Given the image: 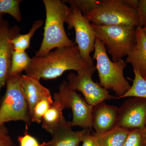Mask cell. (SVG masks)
Masks as SVG:
<instances>
[{
	"label": "cell",
	"mask_w": 146,
	"mask_h": 146,
	"mask_svg": "<svg viewBox=\"0 0 146 146\" xmlns=\"http://www.w3.org/2000/svg\"><path fill=\"white\" fill-rule=\"evenodd\" d=\"M89 65L82 56L77 45L57 48L46 54L33 56L26 75L40 80L57 78L68 70L77 72Z\"/></svg>",
	"instance_id": "6da1fadb"
},
{
	"label": "cell",
	"mask_w": 146,
	"mask_h": 146,
	"mask_svg": "<svg viewBox=\"0 0 146 146\" xmlns=\"http://www.w3.org/2000/svg\"><path fill=\"white\" fill-rule=\"evenodd\" d=\"M46 18L44 37L36 56L44 55L52 50L76 45L69 38L65 32L68 7L60 0H43Z\"/></svg>",
	"instance_id": "7a4b0ae2"
},
{
	"label": "cell",
	"mask_w": 146,
	"mask_h": 146,
	"mask_svg": "<svg viewBox=\"0 0 146 146\" xmlns=\"http://www.w3.org/2000/svg\"><path fill=\"white\" fill-rule=\"evenodd\" d=\"M138 4V0H100L86 17L91 24L99 25L141 27Z\"/></svg>",
	"instance_id": "3957f363"
},
{
	"label": "cell",
	"mask_w": 146,
	"mask_h": 146,
	"mask_svg": "<svg viewBox=\"0 0 146 146\" xmlns=\"http://www.w3.org/2000/svg\"><path fill=\"white\" fill-rule=\"evenodd\" d=\"M94 51L92 59L96 61V68L98 73L100 85L106 90L114 91L116 99H119L131 86L124 75L127 63L123 59L116 62L110 60L106 47L97 38Z\"/></svg>",
	"instance_id": "277c9868"
},
{
	"label": "cell",
	"mask_w": 146,
	"mask_h": 146,
	"mask_svg": "<svg viewBox=\"0 0 146 146\" xmlns=\"http://www.w3.org/2000/svg\"><path fill=\"white\" fill-rule=\"evenodd\" d=\"M91 25L96 37L104 45L114 62L127 56L134 48L136 27L124 25Z\"/></svg>",
	"instance_id": "5b68a950"
},
{
	"label": "cell",
	"mask_w": 146,
	"mask_h": 146,
	"mask_svg": "<svg viewBox=\"0 0 146 146\" xmlns=\"http://www.w3.org/2000/svg\"><path fill=\"white\" fill-rule=\"evenodd\" d=\"M22 75L8 76L5 94L0 103V127L11 121H22L27 125L33 122L22 89Z\"/></svg>",
	"instance_id": "8992f818"
},
{
	"label": "cell",
	"mask_w": 146,
	"mask_h": 146,
	"mask_svg": "<svg viewBox=\"0 0 146 146\" xmlns=\"http://www.w3.org/2000/svg\"><path fill=\"white\" fill-rule=\"evenodd\" d=\"M53 100L59 102L64 109L72 110L73 119L70 123L72 127L78 126L83 129L92 128L91 114L93 106L71 88L66 80L60 84L58 91L54 94Z\"/></svg>",
	"instance_id": "52a82bcc"
},
{
	"label": "cell",
	"mask_w": 146,
	"mask_h": 146,
	"mask_svg": "<svg viewBox=\"0 0 146 146\" xmlns=\"http://www.w3.org/2000/svg\"><path fill=\"white\" fill-rule=\"evenodd\" d=\"M65 23L70 29H74L75 43L83 59L88 65H94L90 54L94 51L96 37L90 22L78 9L70 6Z\"/></svg>",
	"instance_id": "ba28073f"
},
{
	"label": "cell",
	"mask_w": 146,
	"mask_h": 146,
	"mask_svg": "<svg viewBox=\"0 0 146 146\" xmlns=\"http://www.w3.org/2000/svg\"><path fill=\"white\" fill-rule=\"evenodd\" d=\"M96 70V66L91 65L77 74L70 73L67 76L69 86L81 92L87 103L93 106L106 100L116 99V96L93 80L92 76Z\"/></svg>",
	"instance_id": "9c48e42d"
},
{
	"label": "cell",
	"mask_w": 146,
	"mask_h": 146,
	"mask_svg": "<svg viewBox=\"0 0 146 146\" xmlns=\"http://www.w3.org/2000/svg\"><path fill=\"white\" fill-rule=\"evenodd\" d=\"M119 108L117 126L127 130L145 127L146 99L130 97Z\"/></svg>",
	"instance_id": "30bf717a"
},
{
	"label": "cell",
	"mask_w": 146,
	"mask_h": 146,
	"mask_svg": "<svg viewBox=\"0 0 146 146\" xmlns=\"http://www.w3.org/2000/svg\"><path fill=\"white\" fill-rule=\"evenodd\" d=\"M20 31L19 27L16 25L11 27L7 20L0 22V95L6 84L11 65L13 50L11 41Z\"/></svg>",
	"instance_id": "8fae6325"
},
{
	"label": "cell",
	"mask_w": 146,
	"mask_h": 146,
	"mask_svg": "<svg viewBox=\"0 0 146 146\" xmlns=\"http://www.w3.org/2000/svg\"><path fill=\"white\" fill-rule=\"evenodd\" d=\"M119 108L104 101L93 106L91 126L96 130L95 136L108 132L117 126Z\"/></svg>",
	"instance_id": "7c38bea8"
},
{
	"label": "cell",
	"mask_w": 146,
	"mask_h": 146,
	"mask_svg": "<svg viewBox=\"0 0 146 146\" xmlns=\"http://www.w3.org/2000/svg\"><path fill=\"white\" fill-rule=\"evenodd\" d=\"M91 129L84 128L81 130L74 131L70 121L60 126L51 134L52 138L40 146H80L83 138L91 133Z\"/></svg>",
	"instance_id": "4fadbf2b"
},
{
	"label": "cell",
	"mask_w": 146,
	"mask_h": 146,
	"mask_svg": "<svg viewBox=\"0 0 146 146\" xmlns=\"http://www.w3.org/2000/svg\"><path fill=\"white\" fill-rule=\"evenodd\" d=\"M40 80L26 75L21 76V86L28 106L31 117L37 103L45 97L51 96L50 90L40 83Z\"/></svg>",
	"instance_id": "5bb4252c"
},
{
	"label": "cell",
	"mask_w": 146,
	"mask_h": 146,
	"mask_svg": "<svg viewBox=\"0 0 146 146\" xmlns=\"http://www.w3.org/2000/svg\"><path fill=\"white\" fill-rule=\"evenodd\" d=\"M136 44L125 61L144 77L146 76V36L141 27L136 28Z\"/></svg>",
	"instance_id": "9a60e30c"
},
{
	"label": "cell",
	"mask_w": 146,
	"mask_h": 146,
	"mask_svg": "<svg viewBox=\"0 0 146 146\" xmlns=\"http://www.w3.org/2000/svg\"><path fill=\"white\" fill-rule=\"evenodd\" d=\"M64 108L60 102L54 100L53 103L42 119V127L51 134L60 126L67 123L63 116Z\"/></svg>",
	"instance_id": "2e32d148"
},
{
	"label": "cell",
	"mask_w": 146,
	"mask_h": 146,
	"mask_svg": "<svg viewBox=\"0 0 146 146\" xmlns=\"http://www.w3.org/2000/svg\"><path fill=\"white\" fill-rule=\"evenodd\" d=\"M129 130L117 126L101 135L95 136L98 146H123Z\"/></svg>",
	"instance_id": "e0dca14e"
},
{
	"label": "cell",
	"mask_w": 146,
	"mask_h": 146,
	"mask_svg": "<svg viewBox=\"0 0 146 146\" xmlns=\"http://www.w3.org/2000/svg\"><path fill=\"white\" fill-rule=\"evenodd\" d=\"M42 20L35 21L31 28L28 33L25 34H19L11 40L13 50L19 51H26L29 48L31 38L36 31L40 28L43 24Z\"/></svg>",
	"instance_id": "ac0fdd59"
},
{
	"label": "cell",
	"mask_w": 146,
	"mask_h": 146,
	"mask_svg": "<svg viewBox=\"0 0 146 146\" xmlns=\"http://www.w3.org/2000/svg\"><path fill=\"white\" fill-rule=\"evenodd\" d=\"M31 61V58L26 52L13 50L9 75L21 74L23 71H25L29 68Z\"/></svg>",
	"instance_id": "d6986e66"
},
{
	"label": "cell",
	"mask_w": 146,
	"mask_h": 146,
	"mask_svg": "<svg viewBox=\"0 0 146 146\" xmlns=\"http://www.w3.org/2000/svg\"><path fill=\"white\" fill-rule=\"evenodd\" d=\"M134 78L130 89L119 98L128 97H138L146 99V80L145 79L138 71L133 70Z\"/></svg>",
	"instance_id": "ffe728a7"
},
{
	"label": "cell",
	"mask_w": 146,
	"mask_h": 146,
	"mask_svg": "<svg viewBox=\"0 0 146 146\" xmlns=\"http://www.w3.org/2000/svg\"><path fill=\"white\" fill-rule=\"evenodd\" d=\"M21 0H0V13H7L18 22L22 21L20 9Z\"/></svg>",
	"instance_id": "44dd1931"
},
{
	"label": "cell",
	"mask_w": 146,
	"mask_h": 146,
	"mask_svg": "<svg viewBox=\"0 0 146 146\" xmlns=\"http://www.w3.org/2000/svg\"><path fill=\"white\" fill-rule=\"evenodd\" d=\"M53 102L51 95L45 97L39 101L35 105L33 110L31 117L33 122L37 123H42L43 117L52 106Z\"/></svg>",
	"instance_id": "7402d4cb"
},
{
	"label": "cell",
	"mask_w": 146,
	"mask_h": 146,
	"mask_svg": "<svg viewBox=\"0 0 146 146\" xmlns=\"http://www.w3.org/2000/svg\"><path fill=\"white\" fill-rule=\"evenodd\" d=\"M123 146H146L145 127L129 130Z\"/></svg>",
	"instance_id": "603a6c76"
},
{
	"label": "cell",
	"mask_w": 146,
	"mask_h": 146,
	"mask_svg": "<svg viewBox=\"0 0 146 146\" xmlns=\"http://www.w3.org/2000/svg\"><path fill=\"white\" fill-rule=\"evenodd\" d=\"M62 1L69 3L70 6L77 8L86 16L88 12L98 5L100 0H64Z\"/></svg>",
	"instance_id": "cb8c5ba5"
},
{
	"label": "cell",
	"mask_w": 146,
	"mask_h": 146,
	"mask_svg": "<svg viewBox=\"0 0 146 146\" xmlns=\"http://www.w3.org/2000/svg\"><path fill=\"white\" fill-rule=\"evenodd\" d=\"M137 10L140 26L144 27L146 26V0H138Z\"/></svg>",
	"instance_id": "d4e9b609"
},
{
	"label": "cell",
	"mask_w": 146,
	"mask_h": 146,
	"mask_svg": "<svg viewBox=\"0 0 146 146\" xmlns=\"http://www.w3.org/2000/svg\"><path fill=\"white\" fill-rule=\"evenodd\" d=\"M18 139L20 146H40L36 138L27 132L24 136H19Z\"/></svg>",
	"instance_id": "484cf974"
},
{
	"label": "cell",
	"mask_w": 146,
	"mask_h": 146,
	"mask_svg": "<svg viewBox=\"0 0 146 146\" xmlns=\"http://www.w3.org/2000/svg\"><path fill=\"white\" fill-rule=\"evenodd\" d=\"M12 139L4 125L0 127V146H13Z\"/></svg>",
	"instance_id": "4316f807"
},
{
	"label": "cell",
	"mask_w": 146,
	"mask_h": 146,
	"mask_svg": "<svg viewBox=\"0 0 146 146\" xmlns=\"http://www.w3.org/2000/svg\"><path fill=\"white\" fill-rule=\"evenodd\" d=\"M82 142V146H98L96 136L91 135V133H88L84 137Z\"/></svg>",
	"instance_id": "83f0119b"
},
{
	"label": "cell",
	"mask_w": 146,
	"mask_h": 146,
	"mask_svg": "<svg viewBox=\"0 0 146 146\" xmlns=\"http://www.w3.org/2000/svg\"><path fill=\"white\" fill-rule=\"evenodd\" d=\"M142 29L144 35H145L146 36V26L145 27H144L142 28Z\"/></svg>",
	"instance_id": "f1b7e54d"
},
{
	"label": "cell",
	"mask_w": 146,
	"mask_h": 146,
	"mask_svg": "<svg viewBox=\"0 0 146 146\" xmlns=\"http://www.w3.org/2000/svg\"><path fill=\"white\" fill-rule=\"evenodd\" d=\"M3 14L2 13H0V22H1L3 20Z\"/></svg>",
	"instance_id": "f546056e"
},
{
	"label": "cell",
	"mask_w": 146,
	"mask_h": 146,
	"mask_svg": "<svg viewBox=\"0 0 146 146\" xmlns=\"http://www.w3.org/2000/svg\"><path fill=\"white\" fill-rule=\"evenodd\" d=\"M143 78L144 79H145L146 80V76L144 77H143Z\"/></svg>",
	"instance_id": "4dcf8cb0"
},
{
	"label": "cell",
	"mask_w": 146,
	"mask_h": 146,
	"mask_svg": "<svg viewBox=\"0 0 146 146\" xmlns=\"http://www.w3.org/2000/svg\"><path fill=\"white\" fill-rule=\"evenodd\" d=\"M145 129H146V125L145 126Z\"/></svg>",
	"instance_id": "1f68e13d"
}]
</instances>
